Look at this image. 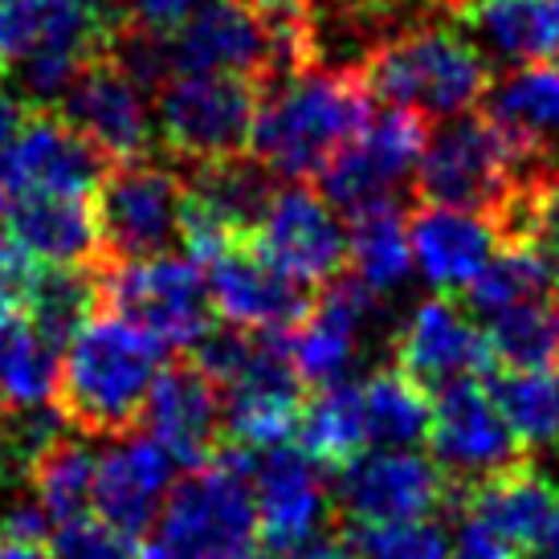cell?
I'll list each match as a JSON object with an SVG mask.
<instances>
[{
	"label": "cell",
	"instance_id": "obj_4",
	"mask_svg": "<svg viewBox=\"0 0 559 559\" xmlns=\"http://www.w3.org/2000/svg\"><path fill=\"white\" fill-rule=\"evenodd\" d=\"M356 70L372 98L425 119L469 115L495 86L490 58L462 29L429 16L380 37Z\"/></svg>",
	"mask_w": 559,
	"mask_h": 559
},
{
	"label": "cell",
	"instance_id": "obj_3",
	"mask_svg": "<svg viewBox=\"0 0 559 559\" xmlns=\"http://www.w3.org/2000/svg\"><path fill=\"white\" fill-rule=\"evenodd\" d=\"M547 171H556L547 143L511 131L490 110H469L429 131L425 156L413 171V188L420 204L495 217L514 188Z\"/></svg>",
	"mask_w": 559,
	"mask_h": 559
},
{
	"label": "cell",
	"instance_id": "obj_43",
	"mask_svg": "<svg viewBox=\"0 0 559 559\" xmlns=\"http://www.w3.org/2000/svg\"><path fill=\"white\" fill-rule=\"evenodd\" d=\"M535 556H539V559H559V514H556V523L547 527L544 539H539V547H535Z\"/></svg>",
	"mask_w": 559,
	"mask_h": 559
},
{
	"label": "cell",
	"instance_id": "obj_35",
	"mask_svg": "<svg viewBox=\"0 0 559 559\" xmlns=\"http://www.w3.org/2000/svg\"><path fill=\"white\" fill-rule=\"evenodd\" d=\"M253 347H258V340L249 335V331H241V326H209L201 340L188 347V356H192V364L201 368L213 384H234L237 376L246 372V364L253 359Z\"/></svg>",
	"mask_w": 559,
	"mask_h": 559
},
{
	"label": "cell",
	"instance_id": "obj_37",
	"mask_svg": "<svg viewBox=\"0 0 559 559\" xmlns=\"http://www.w3.org/2000/svg\"><path fill=\"white\" fill-rule=\"evenodd\" d=\"M0 535L4 544H41L49 535V514L41 502H13L9 511L0 514Z\"/></svg>",
	"mask_w": 559,
	"mask_h": 559
},
{
	"label": "cell",
	"instance_id": "obj_19",
	"mask_svg": "<svg viewBox=\"0 0 559 559\" xmlns=\"http://www.w3.org/2000/svg\"><path fill=\"white\" fill-rule=\"evenodd\" d=\"M372 311L376 295L359 278H335L331 286H323L319 302H311V311L282 335L302 384L311 389L340 384L347 364L356 359V343Z\"/></svg>",
	"mask_w": 559,
	"mask_h": 559
},
{
	"label": "cell",
	"instance_id": "obj_36",
	"mask_svg": "<svg viewBox=\"0 0 559 559\" xmlns=\"http://www.w3.org/2000/svg\"><path fill=\"white\" fill-rule=\"evenodd\" d=\"M204 4H209V0H131L123 16L135 29L168 37V33L180 29L188 16L197 13V9H204Z\"/></svg>",
	"mask_w": 559,
	"mask_h": 559
},
{
	"label": "cell",
	"instance_id": "obj_11",
	"mask_svg": "<svg viewBox=\"0 0 559 559\" xmlns=\"http://www.w3.org/2000/svg\"><path fill=\"white\" fill-rule=\"evenodd\" d=\"M429 450L433 462L450 474L462 490L474 481L490 478L498 469H511L523 462V445L514 441L511 425L502 420L495 396L481 376L445 384L433 401V420H429Z\"/></svg>",
	"mask_w": 559,
	"mask_h": 559
},
{
	"label": "cell",
	"instance_id": "obj_5",
	"mask_svg": "<svg viewBox=\"0 0 559 559\" xmlns=\"http://www.w3.org/2000/svg\"><path fill=\"white\" fill-rule=\"evenodd\" d=\"M246 478L249 474H237L225 462L188 469V478L159 502L156 531L143 539V559H234L249 551L258 535V507Z\"/></svg>",
	"mask_w": 559,
	"mask_h": 559
},
{
	"label": "cell",
	"instance_id": "obj_27",
	"mask_svg": "<svg viewBox=\"0 0 559 559\" xmlns=\"http://www.w3.org/2000/svg\"><path fill=\"white\" fill-rule=\"evenodd\" d=\"M481 380H486L498 413L511 425L514 441L523 450H551V445H559L556 368H544V372H502V368H490Z\"/></svg>",
	"mask_w": 559,
	"mask_h": 559
},
{
	"label": "cell",
	"instance_id": "obj_13",
	"mask_svg": "<svg viewBox=\"0 0 559 559\" xmlns=\"http://www.w3.org/2000/svg\"><path fill=\"white\" fill-rule=\"evenodd\" d=\"M204 278H209L213 314L249 335H286L311 311L302 282L282 274L253 237H237L234 246L221 249L217 258L204 265Z\"/></svg>",
	"mask_w": 559,
	"mask_h": 559
},
{
	"label": "cell",
	"instance_id": "obj_6",
	"mask_svg": "<svg viewBox=\"0 0 559 559\" xmlns=\"http://www.w3.org/2000/svg\"><path fill=\"white\" fill-rule=\"evenodd\" d=\"M98 311L140 323L164 347H192L213 326L209 278L192 258H127L98 262Z\"/></svg>",
	"mask_w": 559,
	"mask_h": 559
},
{
	"label": "cell",
	"instance_id": "obj_20",
	"mask_svg": "<svg viewBox=\"0 0 559 559\" xmlns=\"http://www.w3.org/2000/svg\"><path fill=\"white\" fill-rule=\"evenodd\" d=\"M498 229L490 217L445 209V204H420L408 217V246L413 265L437 295H457L490 265L498 249Z\"/></svg>",
	"mask_w": 559,
	"mask_h": 559
},
{
	"label": "cell",
	"instance_id": "obj_18",
	"mask_svg": "<svg viewBox=\"0 0 559 559\" xmlns=\"http://www.w3.org/2000/svg\"><path fill=\"white\" fill-rule=\"evenodd\" d=\"M258 481V535L270 551L295 559L302 547H311L331 514V495L323 486V469L302 450H270L253 466Z\"/></svg>",
	"mask_w": 559,
	"mask_h": 559
},
{
	"label": "cell",
	"instance_id": "obj_40",
	"mask_svg": "<svg viewBox=\"0 0 559 559\" xmlns=\"http://www.w3.org/2000/svg\"><path fill=\"white\" fill-rule=\"evenodd\" d=\"M295 559H359L356 551H352V544L347 539H326V535H319L311 547H302Z\"/></svg>",
	"mask_w": 559,
	"mask_h": 559
},
{
	"label": "cell",
	"instance_id": "obj_16",
	"mask_svg": "<svg viewBox=\"0 0 559 559\" xmlns=\"http://www.w3.org/2000/svg\"><path fill=\"white\" fill-rule=\"evenodd\" d=\"M392 364L425 392H441L445 384H457V380H469V376H486L495 368L486 335L445 295L417 302L413 314L396 326Z\"/></svg>",
	"mask_w": 559,
	"mask_h": 559
},
{
	"label": "cell",
	"instance_id": "obj_10",
	"mask_svg": "<svg viewBox=\"0 0 559 559\" xmlns=\"http://www.w3.org/2000/svg\"><path fill=\"white\" fill-rule=\"evenodd\" d=\"M425 143H429L425 115L389 107L384 115L368 119V127L314 180L326 201L343 213H356L376 201H392V192L417 171Z\"/></svg>",
	"mask_w": 559,
	"mask_h": 559
},
{
	"label": "cell",
	"instance_id": "obj_33",
	"mask_svg": "<svg viewBox=\"0 0 559 559\" xmlns=\"http://www.w3.org/2000/svg\"><path fill=\"white\" fill-rule=\"evenodd\" d=\"M359 559H450V539L433 519L408 523H347L343 535Z\"/></svg>",
	"mask_w": 559,
	"mask_h": 559
},
{
	"label": "cell",
	"instance_id": "obj_48",
	"mask_svg": "<svg viewBox=\"0 0 559 559\" xmlns=\"http://www.w3.org/2000/svg\"><path fill=\"white\" fill-rule=\"evenodd\" d=\"M556 314H559V307H556Z\"/></svg>",
	"mask_w": 559,
	"mask_h": 559
},
{
	"label": "cell",
	"instance_id": "obj_23",
	"mask_svg": "<svg viewBox=\"0 0 559 559\" xmlns=\"http://www.w3.org/2000/svg\"><path fill=\"white\" fill-rule=\"evenodd\" d=\"M453 21L507 66H559V0H469Z\"/></svg>",
	"mask_w": 559,
	"mask_h": 559
},
{
	"label": "cell",
	"instance_id": "obj_24",
	"mask_svg": "<svg viewBox=\"0 0 559 559\" xmlns=\"http://www.w3.org/2000/svg\"><path fill=\"white\" fill-rule=\"evenodd\" d=\"M462 511L502 535L511 547H527L535 551L547 527L559 514V490L556 481L544 478L539 469H531L527 462H514L511 469H498L490 478L474 481L462 490Z\"/></svg>",
	"mask_w": 559,
	"mask_h": 559
},
{
	"label": "cell",
	"instance_id": "obj_31",
	"mask_svg": "<svg viewBox=\"0 0 559 559\" xmlns=\"http://www.w3.org/2000/svg\"><path fill=\"white\" fill-rule=\"evenodd\" d=\"M490 115L527 140L547 143L559 131V66H523L502 86H490Z\"/></svg>",
	"mask_w": 559,
	"mask_h": 559
},
{
	"label": "cell",
	"instance_id": "obj_32",
	"mask_svg": "<svg viewBox=\"0 0 559 559\" xmlns=\"http://www.w3.org/2000/svg\"><path fill=\"white\" fill-rule=\"evenodd\" d=\"M556 274L547 262L527 246H502V253L490 258V265L466 286V302L478 314H498L523 307V302H539Z\"/></svg>",
	"mask_w": 559,
	"mask_h": 559
},
{
	"label": "cell",
	"instance_id": "obj_22",
	"mask_svg": "<svg viewBox=\"0 0 559 559\" xmlns=\"http://www.w3.org/2000/svg\"><path fill=\"white\" fill-rule=\"evenodd\" d=\"M4 229L41 265H98V221L91 197L70 192H21L9 197Z\"/></svg>",
	"mask_w": 559,
	"mask_h": 559
},
{
	"label": "cell",
	"instance_id": "obj_34",
	"mask_svg": "<svg viewBox=\"0 0 559 559\" xmlns=\"http://www.w3.org/2000/svg\"><path fill=\"white\" fill-rule=\"evenodd\" d=\"M53 559H143V539L131 531L107 523L103 514H79L58 523L49 535Z\"/></svg>",
	"mask_w": 559,
	"mask_h": 559
},
{
	"label": "cell",
	"instance_id": "obj_30",
	"mask_svg": "<svg viewBox=\"0 0 559 559\" xmlns=\"http://www.w3.org/2000/svg\"><path fill=\"white\" fill-rule=\"evenodd\" d=\"M94 466H98V453L70 433L58 437L37 457V466L29 469V486L49 519L66 523V519H79V514L91 511Z\"/></svg>",
	"mask_w": 559,
	"mask_h": 559
},
{
	"label": "cell",
	"instance_id": "obj_38",
	"mask_svg": "<svg viewBox=\"0 0 559 559\" xmlns=\"http://www.w3.org/2000/svg\"><path fill=\"white\" fill-rule=\"evenodd\" d=\"M450 559H519V547H511L502 535H495L490 527L469 519L466 527L457 531V539H453Z\"/></svg>",
	"mask_w": 559,
	"mask_h": 559
},
{
	"label": "cell",
	"instance_id": "obj_50",
	"mask_svg": "<svg viewBox=\"0 0 559 559\" xmlns=\"http://www.w3.org/2000/svg\"><path fill=\"white\" fill-rule=\"evenodd\" d=\"M556 376H559V372H556Z\"/></svg>",
	"mask_w": 559,
	"mask_h": 559
},
{
	"label": "cell",
	"instance_id": "obj_41",
	"mask_svg": "<svg viewBox=\"0 0 559 559\" xmlns=\"http://www.w3.org/2000/svg\"><path fill=\"white\" fill-rule=\"evenodd\" d=\"M253 9H262L270 21H295L311 13V0H249Z\"/></svg>",
	"mask_w": 559,
	"mask_h": 559
},
{
	"label": "cell",
	"instance_id": "obj_21",
	"mask_svg": "<svg viewBox=\"0 0 559 559\" xmlns=\"http://www.w3.org/2000/svg\"><path fill=\"white\" fill-rule=\"evenodd\" d=\"M171 474H176V462L159 441H152L147 433L123 437L119 445L98 453L91 490L94 514H103L107 523L131 531V535H143L156 523Z\"/></svg>",
	"mask_w": 559,
	"mask_h": 559
},
{
	"label": "cell",
	"instance_id": "obj_12",
	"mask_svg": "<svg viewBox=\"0 0 559 559\" xmlns=\"http://www.w3.org/2000/svg\"><path fill=\"white\" fill-rule=\"evenodd\" d=\"M262 253L302 286H331L347 265V229L340 209L307 185H278L253 229Z\"/></svg>",
	"mask_w": 559,
	"mask_h": 559
},
{
	"label": "cell",
	"instance_id": "obj_14",
	"mask_svg": "<svg viewBox=\"0 0 559 559\" xmlns=\"http://www.w3.org/2000/svg\"><path fill=\"white\" fill-rule=\"evenodd\" d=\"M53 110L110 164L143 159L152 147V115L143 86L110 53L94 58Z\"/></svg>",
	"mask_w": 559,
	"mask_h": 559
},
{
	"label": "cell",
	"instance_id": "obj_47",
	"mask_svg": "<svg viewBox=\"0 0 559 559\" xmlns=\"http://www.w3.org/2000/svg\"><path fill=\"white\" fill-rule=\"evenodd\" d=\"M0 408H4V396H0Z\"/></svg>",
	"mask_w": 559,
	"mask_h": 559
},
{
	"label": "cell",
	"instance_id": "obj_8",
	"mask_svg": "<svg viewBox=\"0 0 559 559\" xmlns=\"http://www.w3.org/2000/svg\"><path fill=\"white\" fill-rule=\"evenodd\" d=\"M180 197L185 180L152 159L110 164L91 192L103 262L168 253L180 241Z\"/></svg>",
	"mask_w": 559,
	"mask_h": 559
},
{
	"label": "cell",
	"instance_id": "obj_29",
	"mask_svg": "<svg viewBox=\"0 0 559 559\" xmlns=\"http://www.w3.org/2000/svg\"><path fill=\"white\" fill-rule=\"evenodd\" d=\"M481 335L490 347V364L502 372H544L559 364V314L544 298L490 314Z\"/></svg>",
	"mask_w": 559,
	"mask_h": 559
},
{
	"label": "cell",
	"instance_id": "obj_28",
	"mask_svg": "<svg viewBox=\"0 0 559 559\" xmlns=\"http://www.w3.org/2000/svg\"><path fill=\"white\" fill-rule=\"evenodd\" d=\"M364 413H368V433L372 441L404 450L429 437V420H433V392L413 384L408 376L392 364V368H376L364 384Z\"/></svg>",
	"mask_w": 559,
	"mask_h": 559
},
{
	"label": "cell",
	"instance_id": "obj_9",
	"mask_svg": "<svg viewBox=\"0 0 559 559\" xmlns=\"http://www.w3.org/2000/svg\"><path fill=\"white\" fill-rule=\"evenodd\" d=\"M335 507L347 523H408L433 519L441 507L462 502V486L433 457L413 450H364L335 469Z\"/></svg>",
	"mask_w": 559,
	"mask_h": 559
},
{
	"label": "cell",
	"instance_id": "obj_17",
	"mask_svg": "<svg viewBox=\"0 0 559 559\" xmlns=\"http://www.w3.org/2000/svg\"><path fill=\"white\" fill-rule=\"evenodd\" d=\"M217 389L221 384H213L192 359L171 364L156 376L147 404H143L140 429L171 453L176 466L201 469L221 450L225 404H221Z\"/></svg>",
	"mask_w": 559,
	"mask_h": 559
},
{
	"label": "cell",
	"instance_id": "obj_26",
	"mask_svg": "<svg viewBox=\"0 0 559 559\" xmlns=\"http://www.w3.org/2000/svg\"><path fill=\"white\" fill-rule=\"evenodd\" d=\"M298 450L319 469H343L368 450V413L359 384H326L307 401L298 420Z\"/></svg>",
	"mask_w": 559,
	"mask_h": 559
},
{
	"label": "cell",
	"instance_id": "obj_45",
	"mask_svg": "<svg viewBox=\"0 0 559 559\" xmlns=\"http://www.w3.org/2000/svg\"><path fill=\"white\" fill-rule=\"evenodd\" d=\"M462 4H469V0H437V9H441V13H457V9H462Z\"/></svg>",
	"mask_w": 559,
	"mask_h": 559
},
{
	"label": "cell",
	"instance_id": "obj_1",
	"mask_svg": "<svg viewBox=\"0 0 559 559\" xmlns=\"http://www.w3.org/2000/svg\"><path fill=\"white\" fill-rule=\"evenodd\" d=\"M164 343L131 319L98 311L62 347L53 408L79 437H131L164 364Z\"/></svg>",
	"mask_w": 559,
	"mask_h": 559
},
{
	"label": "cell",
	"instance_id": "obj_7",
	"mask_svg": "<svg viewBox=\"0 0 559 559\" xmlns=\"http://www.w3.org/2000/svg\"><path fill=\"white\" fill-rule=\"evenodd\" d=\"M262 86L234 74H171L156 94V131L171 159L201 168L246 156Z\"/></svg>",
	"mask_w": 559,
	"mask_h": 559
},
{
	"label": "cell",
	"instance_id": "obj_44",
	"mask_svg": "<svg viewBox=\"0 0 559 559\" xmlns=\"http://www.w3.org/2000/svg\"><path fill=\"white\" fill-rule=\"evenodd\" d=\"M234 559H282L278 551H253V547H249V551H241V556H234Z\"/></svg>",
	"mask_w": 559,
	"mask_h": 559
},
{
	"label": "cell",
	"instance_id": "obj_25",
	"mask_svg": "<svg viewBox=\"0 0 559 559\" xmlns=\"http://www.w3.org/2000/svg\"><path fill=\"white\" fill-rule=\"evenodd\" d=\"M347 262L376 298L408 278L413 246H408V221L396 201H376L347 213Z\"/></svg>",
	"mask_w": 559,
	"mask_h": 559
},
{
	"label": "cell",
	"instance_id": "obj_39",
	"mask_svg": "<svg viewBox=\"0 0 559 559\" xmlns=\"http://www.w3.org/2000/svg\"><path fill=\"white\" fill-rule=\"evenodd\" d=\"M33 110H37V107H33L25 94L0 82V152H4V147H9L16 135H21V127L29 123Z\"/></svg>",
	"mask_w": 559,
	"mask_h": 559
},
{
	"label": "cell",
	"instance_id": "obj_15",
	"mask_svg": "<svg viewBox=\"0 0 559 559\" xmlns=\"http://www.w3.org/2000/svg\"><path fill=\"white\" fill-rule=\"evenodd\" d=\"M107 168L110 159L94 152L58 110L37 107L29 123L21 127V135L0 152V188L4 197H21V192L91 197Z\"/></svg>",
	"mask_w": 559,
	"mask_h": 559
},
{
	"label": "cell",
	"instance_id": "obj_42",
	"mask_svg": "<svg viewBox=\"0 0 559 559\" xmlns=\"http://www.w3.org/2000/svg\"><path fill=\"white\" fill-rule=\"evenodd\" d=\"M0 559H53V551H46L41 544H4Z\"/></svg>",
	"mask_w": 559,
	"mask_h": 559
},
{
	"label": "cell",
	"instance_id": "obj_46",
	"mask_svg": "<svg viewBox=\"0 0 559 559\" xmlns=\"http://www.w3.org/2000/svg\"><path fill=\"white\" fill-rule=\"evenodd\" d=\"M0 551H4V535H0Z\"/></svg>",
	"mask_w": 559,
	"mask_h": 559
},
{
	"label": "cell",
	"instance_id": "obj_2",
	"mask_svg": "<svg viewBox=\"0 0 559 559\" xmlns=\"http://www.w3.org/2000/svg\"><path fill=\"white\" fill-rule=\"evenodd\" d=\"M372 119L356 66H311L262 91L249 156L286 180H314Z\"/></svg>",
	"mask_w": 559,
	"mask_h": 559
},
{
	"label": "cell",
	"instance_id": "obj_49",
	"mask_svg": "<svg viewBox=\"0 0 559 559\" xmlns=\"http://www.w3.org/2000/svg\"><path fill=\"white\" fill-rule=\"evenodd\" d=\"M0 79H4V74H0Z\"/></svg>",
	"mask_w": 559,
	"mask_h": 559
}]
</instances>
